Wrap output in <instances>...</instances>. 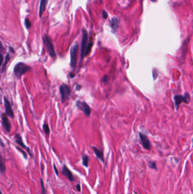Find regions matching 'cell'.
<instances>
[{
  "instance_id": "obj_8",
  "label": "cell",
  "mask_w": 193,
  "mask_h": 194,
  "mask_svg": "<svg viewBox=\"0 0 193 194\" xmlns=\"http://www.w3.org/2000/svg\"><path fill=\"white\" fill-rule=\"evenodd\" d=\"M139 137L144 148L147 149L148 150H150L151 149V145L147 136L143 133H139Z\"/></svg>"
},
{
  "instance_id": "obj_2",
  "label": "cell",
  "mask_w": 193,
  "mask_h": 194,
  "mask_svg": "<svg viewBox=\"0 0 193 194\" xmlns=\"http://www.w3.org/2000/svg\"><path fill=\"white\" fill-rule=\"evenodd\" d=\"M88 33L86 30L83 29L82 30V38L81 42V49H80V59L82 60L84 57L87 56V49L88 47Z\"/></svg>"
},
{
  "instance_id": "obj_9",
  "label": "cell",
  "mask_w": 193,
  "mask_h": 194,
  "mask_svg": "<svg viewBox=\"0 0 193 194\" xmlns=\"http://www.w3.org/2000/svg\"><path fill=\"white\" fill-rule=\"evenodd\" d=\"M4 105L5 107L6 114L11 118L14 117V112L12 110V106L9 101L6 97H4Z\"/></svg>"
},
{
  "instance_id": "obj_16",
  "label": "cell",
  "mask_w": 193,
  "mask_h": 194,
  "mask_svg": "<svg viewBox=\"0 0 193 194\" xmlns=\"http://www.w3.org/2000/svg\"><path fill=\"white\" fill-rule=\"evenodd\" d=\"M82 164L84 165V166L87 168L88 166V162H89V157L86 155V154H84V156H82Z\"/></svg>"
},
{
  "instance_id": "obj_12",
  "label": "cell",
  "mask_w": 193,
  "mask_h": 194,
  "mask_svg": "<svg viewBox=\"0 0 193 194\" xmlns=\"http://www.w3.org/2000/svg\"><path fill=\"white\" fill-rule=\"evenodd\" d=\"M15 141H16V143H17L20 146H22L23 148L26 149L27 150H28V154H30V156H31V154L30 149L28 148L27 146H26L24 145V144L23 143L22 137L20 136V135L18 134V133H17V134L15 135Z\"/></svg>"
},
{
  "instance_id": "obj_3",
  "label": "cell",
  "mask_w": 193,
  "mask_h": 194,
  "mask_svg": "<svg viewBox=\"0 0 193 194\" xmlns=\"http://www.w3.org/2000/svg\"><path fill=\"white\" fill-rule=\"evenodd\" d=\"M43 40L44 46H46V49L47 51V52L52 57H55L56 52L54 50V48L53 46V43L52 41V39L49 37L48 35L45 34L43 36Z\"/></svg>"
},
{
  "instance_id": "obj_15",
  "label": "cell",
  "mask_w": 193,
  "mask_h": 194,
  "mask_svg": "<svg viewBox=\"0 0 193 194\" xmlns=\"http://www.w3.org/2000/svg\"><path fill=\"white\" fill-rule=\"evenodd\" d=\"M92 148L93 149L94 152L95 153V154L96 157L101 160L102 162L104 161V153L102 152V150H101L100 149L97 148L95 146H92Z\"/></svg>"
},
{
  "instance_id": "obj_14",
  "label": "cell",
  "mask_w": 193,
  "mask_h": 194,
  "mask_svg": "<svg viewBox=\"0 0 193 194\" xmlns=\"http://www.w3.org/2000/svg\"><path fill=\"white\" fill-rule=\"evenodd\" d=\"M48 0H40V8H39V17L42 18L43 14L46 10V4L48 3Z\"/></svg>"
},
{
  "instance_id": "obj_20",
  "label": "cell",
  "mask_w": 193,
  "mask_h": 194,
  "mask_svg": "<svg viewBox=\"0 0 193 194\" xmlns=\"http://www.w3.org/2000/svg\"><path fill=\"white\" fill-rule=\"evenodd\" d=\"M148 166L150 168L154 170H157L156 168V163L155 161H150L148 163Z\"/></svg>"
},
{
  "instance_id": "obj_4",
  "label": "cell",
  "mask_w": 193,
  "mask_h": 194,
  "mask_svg": "<svg viewBox=\"0 0 193 194\" xmlns=\"http://www.w3.org/2000/svg\"><path fill=\"white\" fill-rule=\"evenodd\" d=\"M174 100L175 105L177 107V109H178V107L182 103H185L186 104L189 103L190 98L189 94L186 93L184 95H175L174 97Z\"/></svg>"
},
{
  "instance_id": "obj_22",
  "label": "cell",
  "mask_w": 193,
  "mask_h": 194,
  "mask_svg": "<svg viewBox=\"0 0 193 194\" xmlns=\"http://www.w3.org/2000/svg\"><path fill=\"white\" fill-rule=\"evenodd\" d=\"M24 25H25V26L26 27L27 29H30V27L31 26V23L30 21H29V19H28V18L25 19Z\"/></svg>"
},
{
  "instance_id": "obj_19",
  "label": "cell",
  "mask_w": 193,
  "mask_h": 194,
  "mask_svg": "<svg viewBox=\"0 0 193 194\" xmlns=\"http://www.w3.org/2000/svg\"><path fill=\"white\" fill-rule=\"evenodd\" d=\"M40 184H41V190H42V194H46V187L44 186V184L43 180L42 178H40Z\"/></svg>"
},
{
  "instance_id": "obj_25",
  "label": "cell",
  "mask_w": 193,
  "mask_h": 194,
  "mask_svg": "<svg viewBox=\"0 0 193 194\" xmlns=\"http://www.w3.org/2000/svg\"><path fill=\"white\" fill-rule=\"evenodd\" d=\"M103 81H104V82L107 84L108 82V76L107 75H105L104 77H103Z\"/></svg>"
},
{
  "instance_id": "obj_26",
  "label": "cell",
  "mask_w": 193,
  "mask_h": 194,
  "mask_svg": "<svg viewBox=\"0 0 193 194\" xmlns=\"http://www.w3.org/2000/svg\"><path fill=\"white\" fill-rule=\"evenodd\" d=\"M102 16L103 18H105V19L107 18V17H108V14L106 13V11H104V10L102 11Z\"/></svg>"
},
{
  "instance_id": "obj_5",
  "label": "cell",
  "mask_w": 193,
  "mask_h": 194,
  "mask_svg": "<svg viewBox=\"0 0 193 194\" xmlns=\"http://www.w3.org/2000/svg\"><path fill=\"white\" fill-rule=\"evenodd\" d=\"M78 50V44L76 43L72 46L70 50V64L72 68H75L77 60V53Z\"/></svg>"
},
{
  "instance_id": "obj_13",
  "label": "cell",
  "mask_w": 193,
  "mask_h": 194,
  "mask_svg": "<svg viewBox=\"0 0 193 194\" xmlns=\"http://www.w3.org/2000/svg\"><path fill=\"white\" fill-rule=\"evenodd\" d=\"M119 25H120V19L117 18H116V17H114L112 19L111 21H110V27L113 31V32H116L117 31Z\"/></svg>"
},
{
  "instance_id": "obj_28",
  "label": "cell",
  "mask_w": 193,
  "mask_h": 194,
  "mask_svg": "<svg viewBox=\"0 0 193 194\" xmlns=\"http://www.w3.org/2000/svg\"><path fill=\"white\" fill-rule=\"evenodd\" d=\"M76 190H77L78 191H79V192L80 191L81 187H80V184H77L76 185Z\"/></svg>"
},
{
  "instance_id": "obj_7",
  "label": "cell",
  "mask_w": 193,
  "mask_h": 194,
  "mask_svg": "<svg viewBox=\"0 0 193 194\" xmlns=\"http://www.w3.org/2000/svg\"><path fill=\"white\" fill-rule=\"evenodd\" d=\"M76 106L80 110L84 112V114L86 116H90V115H91V108L87 103L79 101L76 103Z\"/></svg>"
},
{
  "instance_id": "obj_21",
  "label": "cell",
  "mask_w": 193,
  "mask_h": 194,
  "mask_svg": "<svg viewBox=\"0 0 193 194\" xmlns=\"http://www.w3.org/2000/svg\"><path fill=\"white\" fill-rule=\"evenodd\" d=\"M43 128V129H44V132H46V133L49 134L50 133V129H49V126L46 123L44 124Z\"/></svg>"
},
{
  "instance_id": "obj_18",
  "label": "cell",
  "mask_w": 193,
  "mask_h": 194,
  "mask_svg": "<svg viewBox=\"0 0 193 194\" xmlns=\"http://www.w3.org/2000/svg\"><path fill=\"white\" fill-rule=\"evenodd\" d=\"M10 55H9V53H7V55H6V56L5 57V62H4V64L2 65V72H3L5 70V69L6 68V64H8V62L10 60Z\"/></svg>"
},
{
  "instance_id": "obj_6",
  "label": "cell",
  "mask_w": 193,
  "mask_h": 194,
  "mask_svg": "<svg viewBox=\"0 0 193 194\" xmlns=\"http://www.w3.org/2000/svg\"><path fill=\"white\" fill-rule=\"evenodd\" d=\"M60 92L61 96V101L63 103L69 97L71 93V90L68 85L63 84H62L60 87Z\"/></svg>"
},
{
  "instance_id": "obj_17",
  "label": "cell",
  "mask_w": 193,
  "mask_h": 194,
  "mask_svg": "<svg viewBox=\"0 0 193 194\" xmlns=\"http://www.w3.org/2000/svg\"><path fill=\"white\" fill-rule=\"evenodd\" d=\"M0 169H1V173H4L6 171V166L3 160V158L2 156H1V161H0Z\"/></svg>"
},
{
  "instance_id": "obj_1",
  "label": "cell",
  "mask_w": 193,
  "mask_h": 194,
  "mask_svg": "<svg viewBox=\"0 0 193 194\" xmlns=\"http://www.w3.org/2000/svg\"><path fill=\"white\" fill-rule=\"evenodd\" d=\"M30 67L28 65L23 63H18L17 64L14 68V73L15 76L17 77H20L24 75L25 73L30 71Z\"/></svg>"
},
{
  "instance_id": "obj_23",
  "label": "cell",
  "mask_w": 193,
  "mask_h": 194,
  "mask_svg": "<svg viewBox=\"0 0 193 194\" xmlns=\"http://www.w3.org/2000/svg\"><path fill=\"white\" fill-rule=\"evenodd\" d=\"M92 45H93V42H90V43H88L87 49V55L88 53H90V51H91V48H92Z\"/></svg>"
},
{
  "instance_id": "obj_27",
  "label": "cell",
  "mask_w": 193,
  "mask_h": 194,
  "mask_svg": "<svg viewBox=\"0 0 193 194\" xmlns=\"http://www.w3.org/2000/svg\"><path fill=\"white\" fill-rule=\"evenodd\" d=\"M53 168H54V172H55L56 174L58 176V174H59V173H58V171L57 168H56V165H55L54 164H53Z\"/></svg>"
},
{
  "instance_id": "obj_10",
  "label": "cell",
  "mask_w": 193,
  "mask_h": 194,
  "mask_svg": "<svg viewBox=\"0 0 193 194\" xmlns=\"http://www.w3.org/2000/svg\"><path fill=\"white\" fill-rule=\"evenodd\" d=\"M1 119H2V126L4 127V128L7 132H10L11 131V124L10 123V122L9 121L6 114H2L1 115Z\"/></svg>"
},
{
  "instance_id": "obj_30",
  "label": "cell",
  "mask_w": 193,
  "mask_h": 194,
  "mask_svg": "<svg viewBox=\"0 0 193 194\" xmlns=\"http://www.w3.org/2000/svg\"></svg>"
},
{
  "instance_id": "obj_11",
  "label": "cell",
  "mask_w": 193,
  "mask_h": 194,
  "mask_svg": "<svg viewBox=\"0 0 193 194\" xmlns=\"http://www.w3.org/2000/svg\"><path fill=\"white\" fill-rule=\"evenodd\" d=\"M62 173L65 176H66L67 177V178L70 182H72L74 181V176H73L72 171L68 168V166L66 165H64L63 166L62 169Z\"/></svg>"
},
{
  "instance_id": "obj_24",
  "label": "cell",
  "mask_w": 193,
  "mask_h": 194,
  "mask_svg": "<svg viewBox=\"0 0 193 194\" xmlns=\"http://www.w3.org/2000/svg\"><path fill=\"white\" fill-rule=\"evenodd\" d=\"M17 149L19 151H20V152L22 153L23 154L24 158L25 159H27V154L26 153V152H25L24 150H23L22 149H20V148H19V147H17Z\"/></svg>"
},
{
  "instance_id": "obj_29",
  "label": "cell",
  "mask_w": 193,
  "mask_h": 194,
  "mask_svg": "<svg viewBox=\"0 0 193 194\" xmlns=\"http://www.w3.org/2000/svg\"><path fill=\"white\" fill-rule=\"evenodd\" d=\"M1 63L2 64V62H3V56H2V54L1 55Z\"/></svg>"
}]
</instances>
